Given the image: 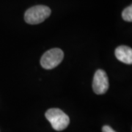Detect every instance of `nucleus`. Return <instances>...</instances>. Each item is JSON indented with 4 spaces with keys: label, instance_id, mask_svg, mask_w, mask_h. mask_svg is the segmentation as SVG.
I'll list each match as a JSON object with an SVG mask.
<instances>
[{
    "label": "nucleus",
    "instance_id": "1",
    "mask_svg": "<svg viewBox=\"0 0 132 132\" xmlns=\"http://www.w3.org/2000/svg\"><path fill=\"white\" fill-rule=\"evenodd\" d=\"M51 9L45 5H36L28 9L25 14V21L29 24L42 23L51 15Z\"/></svg>",
    "mask_w": 132,
    "mask_h": 132
},
{
    "label": "nucleus",
    "instance_id": "2",
    "mask_svg": "<svg viewBox=\"0 0 132 132\" xmlns=\"http://www.w3.org/2000/svg\"><path fill=\"white\" fill-rule=\"evenodd\" d=\"M46 118L56 131H62L70 123L69 117L60 109H50L46 112Z\"/></svg>",
    "mask_w": 132,
    "mask_h": 132
},
{
    "label": "nucleus",
    "instance_id": "3",
    "mask_svg": "<svg viewBox=\"0 0 132 132\" xmlns=\"http://www.w3.org/2000/svg\"><path fill=\"white\" fill-rule=\"evenodd\" d=\"M64 53L60 48H52L46 52L40 59V65L43 68L50 70L59 65L62 61Z\"/></svg>",
    "mask_w": 132,
    "mask_h": 132
},
{
    "label": "nucleus",
    "instance_id": "4",
    "mask_svg": "<svg viewBox=\"0 0 132 132\" xmlns=\"http://www.w3.org/2000/svg\"><path fill=\"white\" fill-rule=\"evenodd\" d=\"M109 88V80L106 72L99 69L95 72L93 81V89L96 94L105 93Z\"/></svg>",
    "mask_w": 132,
    "mask_h": 132
},
{
    "label": "nucleus",
    "instance_id": "5",
    "mask_svg": "<svg viewBox=\"0 0 132 132\" xmlns=\"http://www.w3.org/2000/svg\"><path fill=\"white\" fill-rule=\"evenodd\" d=\"M115 56L118 60L126 64L132 63V49L126 46H120L115 49Z\"/></svg>",
    "mask_w": 132,
    "mask_h": 132
},
{
    "label": "nucleus",
    "instance_id": "6",
    "mask_svg": "<svg viewBox=\"0 0 132 132\" xmlns=\"http://www.w3.org/2000/svg\"><path fill=\"white\" fill-rule=\"evenodd\" d=\"M122 17L126 21L131 22L132 21V6L130 5L123 10L122 13Z\"/></svg>",
    "mask_w": 132,
    "mask_h": 132
},
{
    "label": "nucleus",
    "instance_id": "7",
    "mask_svg": "<svg viewBox=\"0 0 132 132\" xmlns=\"http://www.w3.org/2000/svg\"><path fill=\"white\" fill-rule=\"evenodd\" d=\"M102 131L103 132H116L114 131L113 129L109 126H104V127L102 128Z\"/></svg>",
    "mask_w": 132,
    "mask_h": 132
}]
</instances>
